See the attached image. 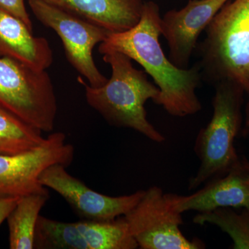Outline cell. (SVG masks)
I'll return each instance as SVG.
<instances>
[{
	"instance_id": "obj_3",
	"label": "cell",
	"mask_w": 249,
	"mask_h": 249,
	"mask_svg": "<svg viewBox=\"0 0 249 249\" xmlns=\"http://www.w3.org/2000/svg\"><path fill=\"white\" fill-rule=\"evenodd\" d=\"M199 46L202 78L229 82L249 93V0H229L206 29Z\"/></svg>"
},
{
	"instance_id": "obj_1",
	"label": "cell",
	"mask_w": 249,
	"mask_h": 249,
	"mask_svg": "<svg viewBox=\"0 0 249 249\" xmlns=\"http://www.w3.org/2000/svg\"><path fill=\"white\" fill-rule=\"evenodd\" d=\"M160 21L158 5L144 2L139 22L128 30L110 33L98 51L121 52L142 65L160 89L153 102L170 115H193L202 107L196 93L202 79L200 67L197 63L191 68H179L165 56L160 42Z\"/></svg>"
},
{
	"instance_id": "obj_7",
	"label": "cell",
	"mask_w": 249,
	"mask_h": 249,
	"mask_svg": "<svg viewBox=\"0 0 249 249\" xmlns=\"http://www.w3.org/2000/svg\"><path fill=\"white\" fill-rule=\"evenodd\" d=\"M182 213L171 204L158 186L145 191L138 204L123 216L142 249H201V241L190 240L181 232Z\"/></svg>"
},
{
	"instance_id": "obj_16",
	"label": "cell",
	"mask_w": 249,
	"mask_h": 249,
	"mask_svg": "<svg viewBox=\"0 0 249 249\" xmlns=\"http://www.w3.org/2000/svg\"><path fill=\"white\" fill-rule=\"evenodd\" d=\"M42 132L0 105V155H14L35 148L45 141Z\"/></svg>"
},
{
	"instance_id": "obj_14",
	"label": "cell",
	"mask_w": 249,
	"mask_h": 249,
	"mask_svg": "<svg viewBox=\"0 0 249 249\" xmlns=\"http://www.w3.org/2000/svg\"><path fill=\"white\" fill-rule=\"evenodd\" d=\"M49 198V193H36L19 198L6 218L10 249H34L37 221Z\"/></svg>"
},
{
	"instance_id": "obj_6",
	"label": "cell",
	"mask_w": 249,
	"mask_h": 249,
	"mask_svg": "<svg viewBox=\"0 0 249 249\" xmlns=\"http://www.w3.org/2000/svg\"><path fill=\"white\" fill-rule=\"evenodd\" d=\"M29 7L39 22L53 29L61 39L69 62L88 85L102 86L108 78L98 70L93 51L110 32L76 14L42 0H28Z\"/></svg>"
},
{
	"instance_id": "obj_4",
	"label": "cell",
	"mask_w": 249,
	"mask_h": 249,
	"mask_svg": "<svg viewBox=\"0 0 249 249\" xmlns=\"http://www.w3.org/2000/svg\"><path fill=\"white\" fill-rule=\"evenodd\" d=\"M214 87L212 119L199 131L195 144L200 165L190 179L189 190L227 173L240 159L234 142L242 127L245 91L229 82H220Z\"/></svg>"
},
{
	"instance_id": "obj_17",
	"label": "cell",
	"mask_w": 249,
	"mask_h": 249,
	"mask_svg": "<svg viewBox=\"0 0 249 249\" xmlns=\"http://www.w3.org/2000/svg\"><path fill=\"white\" fill-rule=\"evenodd\" d=\"M37 249H88L76 222H63L40 216L34 240Z\"/></svg>"
},
{
	"instance_id": "obj_9",
	"label": "cell",
	"mask_w": 249,
	"mask_h": 249,
	"mask_svg": "<svg viewBox=\"0 0 249 249\" xmlns=\"http://www.w3.org/2000/svg\"><path fill=\"white\" fill-rule=\"evenodd\" d=\"M66 168L61 164L51 165L41 174L40 182L58 193L83 219L108 221L124 216L138 204L145 193L141 190L128 196H106L91 189Z\"/></svg>"
},
{
	"instance_id": "obj_15",
	"label": "cell",
	"mask_w": 249,
	"mask_h": 249,
	"mask_svg": "<svg viewBox=\"0 0 249 249\" xmlns=\"http://www.w3.org/2000/svg\"><path fill=\"white\" fill-rule=\"evenodd\" d=\"M76 224L88 249L138 248L123 216L108 221L82 219Z\"/></svg>"
},
{
	"instance_id": "obj_12",
	"label": "cell",
	"mask_w": 249,
	"mask_h": 249,
	"mask_svg": "<svg viewBox=\"0 0 249 249\" xmlns=\"http://www.w3.org/2000/svg\"><path fill=\"white\" fill-rule=\"evenodd\" d=\"M0 57L15 59L37 70H47L53 62L47 39L36 37L22 19L1 9Z\"/></svg>"
},
{
	"instance_id": "obj_11",
	"label": "cell",
	"mask_w": 249,
	"mask_h": 249,
	"mask_svg": "<svg viewBox=\"0 0 249 249\" xmlns=\"http://www.w3.org/2000/svg\"><path fill=\"white\" fill-rule=\"evenodd\" d=\"M177 211L199 212L217 208L249 210V162L239 159L227 173L210 180L199 191L190 196L166 194Z\"/></svg>"
},
{
	"instance_id": "obj_5",
	"label": "cell",
	"mask_w": 249,
	"mask_h": 249,
	"mask_svg": "<svg viewBox=\"0 0 249 249\" xmlns=\"http://www.w3.org/2000/svg\"><path fill=\"white\" fill-rule=\"evenodd\" d=\"M0 105L41 132H52L58 104L47 70L0 57Z\"/></svg>"
},
{
	"instance_id": "obj_2",
	"label": "cell",
	"mask_w": 249,
	"mask_h": 249,
	"mask_svg": "<svg viewBox=\"0 0 249 249\" xmlns=\"http://www.w3.org/2000/svg\"><path fill=\"white\" fill-rule=\"evenodd\" d=\"M103 60L111 68V76L102 86L93 88L81 80L88 105L111 125L134 129L152 142H164L147 119L145 105L160 94V89L146 73L134 68L132 59L114 50L102 52Z\"/></svg>"
},
{
	"instance_id": "obj_21",
	"label": "cell",
	"mask_w": 249,
	"mask_h": 249,
	"mask_svg": "<svg viewBox=\"0 0 249 249\" xmlns=\"http://www.w3.org/2000/svg\"><path fill=\"white\" fill-rule=\"evenodd\" d=\"M243 135L245 137H249V102L247 108V115H246V120L245 126L243 128Z\"/></svg>"
},
{
	"instance_id": "obj_13",
	"label": "cell",
	"mask_w": 249,
	"mask_h": 249,
	"mask_svg": "<svg viewBox=\"0 0 249 249\" xmlns=\"http://www.w3.org/2000/svg\"><path fill=\"white\" fill-rule=\"evenodd\" d=\"M101 26L110 33L128 30L139 22L142 0H42Z\"/></svg>"
},
{
	"instance_id": "obj_8",
	"label": "cell",
	"mask_w": 249,
	"mask_h": 249,
	"mask_svg": "<svg viewBox=\"0 0 249 249\" xmlns=\"http://www.w3.org/2000/svg\"><path fill=\"white\" fill-rule=\"evenodd\" d=\"M74 148L66 142V135L54 132L42 144L29 151L0 155V196L22 197L49 193L40 182L41 174L51 165L71 164Z\"/></svg>"
},
{
	"instance_id": "obj_18",
	"label": "cell",
	"mask_w": 249,
	"mask_h": 249,
	"mask_svg": "<svg viewBox=\"0 0 249 249\" xmlns=\"http://www.w3.org/2000/svg\"><path fill=\"white\" fill-rule=\"evenodd\" d=\"M198 225L217 226L231 237L235 249H249V210L243 209L238 213L232 208H217L199 212L193 218Z\"/></svg>"
},
{
	"instance_id": "obj_19",
	"label": "cell",
	"mask_w": 249,
	"mask_h": 249,
	"mask_svg": "<svg viewBox=\"0 0 249 249\" xmlns=\"http://www.w3.org/2000/svg\"><path fill=\"white\" fill-rule=\"evenodd\" d=\"M0 9L22 19L33 30L32 22L26 9L24 0H0Z\"/></svg>"
},
{
	"instance_id": "obj_10",
	"label": "cell",
	"mask_w": 249,
	"mask_h": 249,
	"mask_svg": "<svg viewBox=\"0 0 249 249\" xmlns=\"http://www.w3.org/2000/svg\"><path fill=\"white\" fill-rule=\"evenodd\" d=\"M229 0H190L180 10H171L160 21L161 36L169 47V59L179 68H188L199 36Z\"/></svg>"
},
{
	"instance_id": "obj_20",
	"label": "cell",
	"mask_w": 249,
	"mask_h": 249,
	"mask_svg": "<svg viewBox=\"0 0 249 249\" xmlns=\"http://www.w3.org/2000/svg\"><path fill=\"white\" fill-rule=\"evenodd\" d=\"M20 197H1L0 196V225L2 224L10 213L14 209Z\"/></svg>"
}]
</instances>
